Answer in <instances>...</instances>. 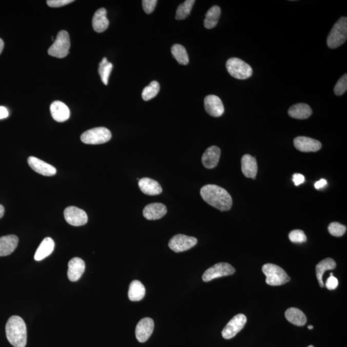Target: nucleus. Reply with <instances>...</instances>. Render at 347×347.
<instances>
[{
  "mask_svg": "<svg viewBox=\"0 0 347 347\" xmlns=\"http://www.w3.org/2000/svg\"><path fill=\"white\" fill-rule=\"evenodd\" d=\"M85 262L81 258L75 257L68 262V277L71 282L78 281L85 271Z\"/></svg>",
  "mask_w": 347,
  "mask_h": 347,
  "instance_id": "17",
  "label": "nucleus"
},
{
  "mask_svg": "<svg viewBox=\"0 0 347 347\" xmlns=\"http://www.w3.org/2000/svg\"><path fill=\"white\" fill-rule=\"evenodd\" d=\"M289 238L291 241L293 243H303L307 241V237H306L304 232L300 229H295L290 232Z\"/></svg>",
  "mask_w": 347,
  "mask_h": 347,
  "instance_id": "36",
  "label": "nucleus"
},
{
  "mask_svg": "<svg viewBox=\"0 0 347 347\" xmlns=\"http://www.w3.org/2000/svg\"><path fill=\"white\" fill-rule=\"evenodd\" d=\"M70 40L68 32L61 30L58 33L54 43L48 50V54L57 58H65L69 53Z\"/></svg>",
  "mask_w": 347,
  "mask_h": 347,
  "instance_id": "7",
  "label": "nucleus"
},
{
  "mask_svg": "<svg viewBox=\"0 0 347 347\" xmlns=\"http://www.w3.org/2000/svg\"><path fill=\"white\" fill-rule=\"evenodd\" d=\"M347 38V18L341 17L334 25L326 40V44L331 49L340 47Z\"/></svg>",
  "mask_w": 347,
  "mask_h": 347,
  "instance_id": "3",
  "label": "nucleus"
},
{
  "mask_svg": "<svg viewBox=\"0 0 347 347\" xmlns=\"http://www.w3.org/2000/svg\"><path fill=\"white\" fill-rule=\"evenodd\" d=\"M18 237L14 235L0 237V257L11 255L18 244Z\"/></svg>",
  "mask_w": 347,
  "mask_h": 347,
  "instance_id": "22",
  "label": "nucleus"
},
{
  "mask_svg": "<svg viewBox=\"0 0 347 347\" xmlns=\"http://www.w3.org/2000/svg\"><path fill=\"white\" fill-rule=\"evenodd\" d=\"M167 213V206L160 203H150L143 210V216L148 220H157Z\"/></svg>",
  "mask_w": 347,
  "mask_h": 347,
  "instance_id": "16",
  "label": "nucleus"
},
{
  "mask_svg": "<svg viewBox=\"0 0 347 347\" xmlns=\"http://www.w3.org/2000/svg\"><path fill=\"white\" fill-rule=\"evenodd\" d=\"M6 336L9 343L14 347H25L27 341V326L18 316H12L7 321Z\"/></svg>",
  "mask_w": 347,
  "mask_h": 347,
  "instance_id": "2",
  "label": "nucleus"
},
{
  "mask_svg": "<svg viewBox=\"0 0 347 347\" xmlns=\"http://www.w3.org/2000/svg\"><path fill=\"white\" fill-rule=\"evenodd\" d=\"M9 117V111L4 106H0V119H4Z\"/></svg>",
  "mask_w": 347,
  "mask_h": 347,
  "instance_id": "41",
  "label": "nucleus"
},
{
  "mask_svg": "<svg viewBox=\"0 0 347 347\" xmlns=\"http://www.w3.org/2000/svg\"><path fill=\"white\" fill-rule=\"evenodd\" d=\"M157 0H144L142 1V7L145 13L151 14L155 11L157 4Z\"/></svg>",
  "mask_w": 347,
  "mask_h": 347,
  "instance_id": "37",
  "label": "nucleus"
},
{
  "mask_svg": "<svg viewBox=\"0 0 347 347\" xmlns=\"http://www.w3.org/2000/svg\"><path fill=\"white\" fill-rule=\"evenodd\" d=\"M326 288L329 290H334L336 289L338 285V280L336 277L331 276L326 280L325 284Z\"/></svg>",
  "mask_w": 347,
  "mask_h": 347,
  "instance_id": "39",
  "label": "nucleus"
},
{
  "mask_svg": "<svg viewBox=\"0 0 347 347\" xmlns=\"http://www.w3.org/2000/svg\"><path fill=\"white\" fill-rule=\"evenodd\" d=\"M331 276H333V273H331Z\"/></svg>",
  "mask_w": 347,
  "mask_h": 347,
  "instance_id": "46",
  "label": "nucleus"
},
{
  "mask_svg": "<svg viewBox=\"0 0 347 347\" xmlns=\"http://www.w3.org/2000/svg\"><path fill=\"white\" fill-rule=\"evenodd\" d=\"M221 157V149L217 146H211L203 153L202 163L208 169H211L217 167Z\"/></svg>",
  "mask_w": 347,
  "mask_h": 347,
  "instance_id": "18",
  "label": "nucleus"
},
{
  "mask_svg": "<svg viewBox=\"0 0 347 347\" xmlns=\"http://www.w3.org/2000/svg\"><path fill=\"white\" fill-rule=\"evenodd\" d=\"M308 329H310V330H311V329H313V325L308 326Z\"/></svg>",
  "mask_w": 347,
  "mask_h": 347,
  "instance_id": "45",
  "label": "nucleus"
},
{
  "mask_svg": "<svg viewBox=\"0 0 347 347\" xmlns=\"http://www.w3.org/2000/svg\"><path fill=\"white\" fill-rule=\"evenodd\" d=\"M313 113L312 109L307 104L298 103L292 106L288 110V114L296 119H307Z\"/></svg>",
  "mask_w": 347,
  "mask_h": 347,
  "instance_id": "24",
  "label": "nucleus"
},
{
  "mask_svg": "<svg viewBox=\"0 0 347 347\" xmlns=\"http://www.w3.org/2000/svg\"><path fill=\"white\" fill-rule=\"evenodd\" d=\"M5 213V208L3 205H0V219L4 216Z\"/></svg>",
  "mask_w": 347,
  "mask_h": 347,
  "instance_id": "43",
  "label": "nucleus"
},
{
  "mask_svg": "<svg viewBox=\"0 0 347 347\" xmlns=\"http://www.w3.org/2000/svg\"><path fill=\"white\" fill-rule=\"evenodd\" d=\"M155 323L152 319L150 318H142L138 323L135 334L138 341L140 343H144L150 338L154 331Z\"/></svg>",
  "mask_w": 347,
  "mask_h": 347,
  "instance_id": "12",
  "label": "nucleus"
},
{
  "mask_svg": "<svg viewBox=\"0 0 347 347\" xmlns=\"http://www.w3.org/2000/svg\"><path fill=\"white\" fill-rule=\"evenodd\" d=\"M73 0H48L47 5L50 7H61L73 2Z\"/></svg>",
  "mask_w": 347,
  "mask_h": 347,
  "instance_id": "38",
  "label": "nucleus"
},
{
  "mask_svg": "<svg viewBox=\"0 0 347 347\" xmlns=\"http://www.w3.org/2000/svg\"><path fill=\"white\" fill-rule=\"evenodd\" d=\"M160 84L157 81H152L143 90L142 97L143 100L148 101L155 98L159 93Z\"/></svg>",
  "mask_w": 347,
  "mask_h": 347,
  "instance_id": "32",
  "label": "nucleus"
},
{
  "mask_svg": "<svg viewBox=\"0 0 347 347\" xmlns=\"http://www.w3.org/2000/svg\"><path fill=\"white\" fill-rule=\"evenodd\" d=\"M198 243V239L194 237L178 234L172 237L168 242V246L172 251L180 253L192 248Z\"/></svg>",
  "mask_w": 347,
  "mask_h": 347,
  "instance_id": "9",
  "label": "nucleus"
},
{
  "mask_svg": "<svg viewBox=\"0 0 347 347\" xmlns=\"http://www.w3.org/2000/svg\"><path fill=\"white\" fill-rule=\"evenodd\" d=\"M308 347H315V346H314L313 345H310V346H309Z\"/></svg>",
  "mask_w": 347,
  "mask_h": 347,
  "instance_id": "47",
  "label": "nucleus"
},
{
  "mask_svg": "<svg viewBox=\"0 0 347 347\" xmlns=\"http://www.w3.org/2000/svg\"><path fill=\"white\" fill-rule=\"evenodd\" d=\"M106 15L107 11L104 8L99 9L94 14L92 25L95 32L102 33L108 29L109 22Z\"/></svg>",
  "mask_w": 347,
  "mask_h": 347,
  "instance_id": "23",
  "label": "nucleus"
},
{
  "mask_svg": "<svg viewBox=\"0 0 347 347\" xmlns=\"http://www.w3.org/2000/svg\"><path fill=\"white\" fill-rule=\"evenodd\" d=\"M195 0H187L178 7L176 19L177 20H185L190 14L191 10L192 9Z\"/></svg>",
  "mask_w": 347,
  "mask_h": 347,
  "instance_id": "33",
  "label": "nucleus"
},
{
  "mask_svg": "<svg viewBox=\"0 0 347 347\" xmlns=\"http://www.w3.org/2000/svg\"><path fill=\"white\" fill-rule=\"evenodd\" d=\"M285 316L290 323L297 326H303L307 322V318L302 311L292 307L285 311Z\"/></svg>",
  "mask_w": 347,
  "mask_h": 347,
  "instance_id": "27",
  "label": "nucleus"
},
{
  "mask_svg": "<svg viewBox=\"0 0 347 347\" xmlns=\"http://www.w3.org/2000/svg\"><path fill=\"white\" fill-rule=\"evenodd\" d=\"M247 322L246 316L242 314L235 316L222 331V336L225 339L233 338L242 329Z\"/></svg>",
  "mask_w": 347,
  "mask_h": 347,
  "instance_id": "10",
  "label": "nucleus"
},
{
  "mask_svg": "<svg viewBox=\"0 0 347 347\" xmlns=\"http://www.w3.org/2000/svg\"><path fill=\"white\" fill-rule=\"evenodd\" d=\"M28 163L35 172L45 177H52L57 172L56 168L53 166L48 164L37 158L30 157L28 158Z\"/></svg>",
  "mask_w": 347,
  "mask_h": 347,
  "instance_id": "15",
  "label": "nucleus"
},
{
  "mask_svg": "<svg viewBox=\"0 0 347 347\" xmlns=\"http://www.w3.org/2000/svg\"><path fill=\"white\" fill-rule=\"evenodd\" d=\"M55 242L50 237H46L43 240L34 255L36 261H41L46 257L49 256L54 249Z\"/></svg>",
  "mask_w": 347,
  "mask_h": 347,
  "instance_id": "25",
  "label": "nucleus"
},
{
  "mask_svg": "<svg viewBox=\"0 0 347 347\" xmlns=\"http://www.w3.org/2000/svg\"><path fill=\"white\" fill-rule=\"evenodd\" d=\"M241 170L244 177L255 180L258 171L256 159L251 155H244L241 158Z\"/></svg>",
  "mask_w": 347,
  "mask_h": 347,
  "instance_id": "21",
  "label": "nucleus"
},
{
  "mask_svg": "<svg viewBox=\"0 0 347 347\" xmlns=\"http://www.w3.org/2000/svg\"><path fill=\"white\" fill-rule=\"evenodd\" d=\"M220 7L217 6L211 7L205 15V19L204 20V26L207 29H213L215 27L221 16Z\"/></svg>",
  "mask_w": 347,
  "mask_h": 347,
  "instance_id": "29",
  "label": "nucleus"
},
{
  "mask_svg": "<svg viewBox=\"0 0 347 347\" xmlns=\"http://www.w3.org/2000/svg\"><path fill=\"white\" fill-rule=\"evenodd\" d=\"M293 181L296 186L300 185L305 182L304 176L298 173L295 174L293 176Z\"/></svg>",
  "mask_w": 347,
  "mask_h": 347,
  "instance_id": "40",
  "label": "nucleus"
},
{
  "mask_svg": "<svg viewBox=\"0 0 347 347\" xmlns=\"http://www.w3.org/2000/svg\"><path fill=\"white\" fill-rule=\"evenodd\" d=\"M111 139V131L106 127H99L88 130L81 137V141L86 144L99 145L105 144Z\"/></svg>",
  "mask_w": 347,
  "mask_h": 347,
  "instance_id": "6",
  "label": "nucleus"
},
{
  "mask_svg": "<svg viewBox=\"0 0 347 347\" xmlns=\"http://www.w3.org/2000/svg\"><path fill=\"white\" fill-rule=\"evenodd\" d=\"M112 69H113V65L108 62L106 57H104L101 62L99 63V75L101 76L102 81L105 85H108L109 78Z\"/></svg>",
  "mask_w": 347,
  "mask_h": 347,
  "instance_id": "31",
  "label": "nucleus"
},
{
  "mask_svg": "<svg viewBox=\"0 0 347 347\" xmlns=\"http://www.w3.org/2000/svg\"><path fill=\"white\" fill-rule=\"evenodd\" d=\"M145 288L139 280H133L129 285V299L132 302H139L144 298Z\"/></svg>",
  "mask_w": 347,
  "mask_h": 347,
  "instance_id": "28",
  "label": "nucleus"
},
{
  "mask_svg": "<svg viewBox=\"0 0 347 347\" xmlns=\"http://www.w3.org/2000/svg\"><path fill=\"white\" fill-rule=\"evenodd\" d=\"M50 112L52 118L59 122H65L70 118V109L65 103L61 101H54L51 104Z\"/></svg>",
  "mask_w": 347,
  "mask_h": 347,
  "instance_id": "19",
  "label": "nucleus"
},
{
  "mask_svg": "<svg viewBox=\"0 0 347 347\" xmlns=\"http://www.w3.org/2000/svg\"><path fill=\"white\" fill-rule=\"evenodd\" d=\"M4 48V41L0 38V54H1L2 51H3Z\"/></svg>",
  "mask_w": 347,
  "mask_h": 347,
  "instance_id": "44",
  "label": "nucleus"
},
{
  "mask_svg": "<svg viewBox=\"0 0 347 347\" xmlns=\"http://www.w3.org/2000/svg\"><path fill=\"white\" fill-rule=\"evenodd\" d=\"M294 145L296 149L303 152L318 151L321 148L320 142L307 137L295 138Z\"/></svg>",
  "mask_w": 347,
  "mask_h": 347,
  "instance_id": "14",
  "label": "nucleus"
},
{
  "mask_svg": "<svg viewBox=\"0 0 347 347\" xmlns=\"http://www.w3.org/2000/svg\"><path fill=\"white\" fill-rule=\"evenodd\" d=\"M347 90V74H344L337 82L334 88V93L337 96H341L346 92Z\"/></svg>",
  "mask_w": 347,
  "mask_h": 347,
  "instance_id": "35",
  "label": "nucleus"
},
{
  "mask_svg": "<svg viewBox=\"0 0 347 347\" xmlns=\"http://www.w3.org/2000/svg\"><path fill=\"white\" fill-rule=\"evenodd\" d=\"M200 195L203 200L209 205L224 211L230 210L232 198L230 195L224 189L216 185H206L201 188Z\"/></svg>",
  "mask_w": 347,
  "mask_h": 347,
  "instance_id": "1",
  "label": "nucleus"
},
{
  "mask_svg": "<svg viewBox=\"0 0 347 347\" xmlns=\"http://www.w3.org/2000/svg\"><path fill=\"white\" fill-rule=\"evenodd\" d=\"M226 67L229 75L239 80L248 79L253 74L251 66L239 58H229L226 63Z\"/></svg>",
  "mask_w": 347,
  "mask_h": 347,
  "instance_id": "5",
  "label": "nucleus"
},
{
  "mask_svg": "<svg viewBox=\"0 0 347 347\" xmlns=\"http://www.w3.org/2000/svg\"><path fill=\"white\" fill-rule=\"evenodd\" d=\"M236 269L232 265L220 262L206 270L202 276L203 282H208L218 278L229 276L235 274Z\"/></svg>",
  "mask_w": 347,
  "mask_h": 347,
  "instance_id": "8",
  "label": "nucleus"
},
{
  "mask_svg": "<svg viewBox=\"0 0 347 347\" xmlns=\"http://www.w3.org/2000/svg\"><path fill=\"white\" fill-rule=\"evenodd\" d=\"M171 52L173 57L180 65H187L189 63L187 50L183 46L179 44L174 45L171 48Z\"/></svg>",
  "mask_w": 347,
  "mask_h": 347,
  "instance_id": "30",
  "label": "nucleus"
},
{
  "mask_svg": "<svg viewBox=\"0 0 347 347\" xmlns=\"http://www.w3.org/2000/svg\"><path fill=\"white\" fill-rule=\"evenodd\" d=\"M139 186L142 192L148 196L159 195L162 192V186L151 178H142L139 180Z\"/></svg>",
  "mask_w": 347,
  "mask_h": 347,
  "instance_id": "20",
  "label": "nucleus"
},
{
  "mask_svg": "<svg viewBox=\"0 0 347 347\" xmlns=\"http://www.w3.org/2000/svg\"><path fill=\"white\" fill-rule=\"evenodd\" d=\"M336 263L333 259L326 258V259L321 260L316 266V274L317 277L319 285L321 287H324V282L323 281V276L324 274L327 270H333L336 268Z\"/></svg>",
  "mask_w": 347,
  "mask_h": 347,
  "instance_id": "26",
  "label": "nucleus"
},
{
  "mask_svg": "<svg viewBox=\"0 0 347 347\" xmlns=\"http://www.w3.org/2000/svg\"><path fill=\"white\" fill-rule=\"evenodd\" d=\"M326 183H327V182H326V180L321 179L320 181H318V182H316L315 187L316 189H320L321 188L325 187L326 185Z\"/></svg>",
  "mask_w": 347,
  "mask_h": 347,
  "instance_id": "42",
  "label": "nucleus"
},
{
  "mask_svg": "<svg viewBox=\"0 0 347 347\" xmlns=\"http://www.w3.org/2000/svg\"><path fill=\"white\" fill-rule=\"evenodd\" d=\"M64 216L66 222L71 226H83L88 223V216L81 209L76 206H69L64 211Z\"/></svg>",
  "mask_w": 347,
  "mask_h": 347,
  "instance_id": "11",
  "label": "nucleus"
},
{
  "mask_svg": "<svg viewBox=\"0 0 347 347\" xmlns=\"http://www.w3.org/2000/svg\"><path fill=\"white\" fill-rule=\"evenodd\" d=\"M328 230L333 236L341 237L345 234L346 227L337 222H333L329 224Z\"/></svg>",
  "mask_w": 347,
  "mask_h": 347,
  "instance_id": "34",
  "label": "nucleus"
},
{
  "mask_svg": "<svg viewBox=\"0 0 347 347\" xmlns=\"http://www.w3.org/2000/svg\"><path fill=\"white\" fill-rule=\"evenodd\" d=\"M262 272L266 275L267 284L272 286H279L290 281V277L286 272L277 265L266 264L262 266Z\"/></svg>",
  "mask_w": 347,
  "mask_h": 347,
  "instance_id": "4",
  "label": "nucleus"
},
{
  "mask_svg": "<svg viewBox=\"0 0 347 347\" xmlns=\"http://www.w3.org/2000/svg\"><path fill=\"white\" fill-rule=\"evenodd\" d=\"M204 106L206 113L211 117H219L224 113L223 102L218 96L214 95L206 96L204 101Z\"/></svg>",
  "mask_w": 347,
  "mask_h": 347,
  "instance_id": "13",
  "label": "nucleus"
}]
</instances>
